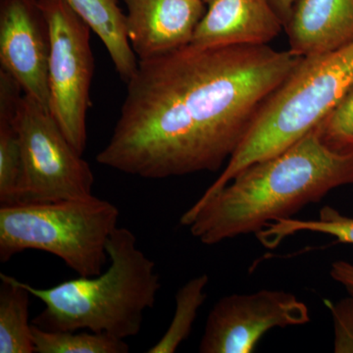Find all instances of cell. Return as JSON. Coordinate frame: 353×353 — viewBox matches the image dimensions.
I'll return each instance as SVG.
<instances>
[{"label":"cell","mask_w":353,"mask_h":353,"mask_svg":"<svg viewBox=\"0 0 353 353\" xmlns=\"http://www.w3.org/2000/svg\"><path fill=\"white\" fill-rule=\"evenodd\" d=\"M303 58L269 46L190 43L139 61L97 163L150 180L219 170Z\"/></svg>","instance_id":"6da1fadb"},{"label":"cell","mask_w":353,"mask_h":353,"mask_svg":"<svg viewBox=\"0 0 353 353\" xmlns=\"http://www.w3.org/2000/svg\"><path fill=\"white\" fill-rule=\"evenodd\" d=\"M352 183L353 152H334L312 130L284 152L248 165L213 196L199 199L180 222L203 245H217L259 234Z\"/></svg>","instance_id":"7a4b0ae2"},{"label":"cell","mask_w":353,"mask_h":353,"mask_svg":"<svg viewBox=\"0 0 353 353\" xmlns=\"http://www.w3.org/2000/svg\"><path fill=\"white\" fill-rule=\"evenodd\" d=\"M108 270L64 281L48 289L21 282L44 309L32 325L46 331H87L120 340L138 336L145 313L161 289L157 266L138 248L136 234L118 227L108 245Z\"/></svg>","instance_id":"3957f363"},{"label":"cell","mask_w":353,"mask_h":353,"mask_svg":"<svg viewBox=\"0 0 353 353\" xmlns=\"http://www.w3.org/2000/svg\"><path fill=\"white\" fill-rule=\"evenodd\" d=\"M353 85V43L305 57L265 101L238 150L201 199L213 196L248 165L274 157L315 129Z\"/></svg>","instance_id":"277c9868"},{"label":"cell","mask_w":353,"mask_h":353,"mask_svg":"<svg viewBox=\"0 0 353 353\" xmlns=\"http://www.w3.org/2000/svg\"><path fill=\"white\" fill-rule=\"evenodd\" d=\"M119 209L94 194L65 201L0 206V261L25 250L50 253L81 277L99 275Z\"/></svg>","instance_id":"5b68a950"},{"label":"cell","mask_w":353,"mask_h":353,"mask_svg":"<svg viewBox=\"0 0 353 353\" xmlns=\"http://www.w3.org/2000/svg\"><path fill=\"white\" fill-rule=\"evenodd\" d=\"M22 178L17 203L92 196L94 176L57 124L50 109L23 94L17 114Z\"/></svg>","instance_id":"8992f818"},{"label":"cell","mask_w":353,"mask_h":353,"mask_svg":"<svg viewBox=\"0 0 353 353\" xmlns=\"http://www.w3.org/2000/svg\"><path fill=\"white\" fill-rule=\"evenodd\" d=\"M50 32V111L77 152L87 145V112L94 59L90 28L66 0H39Z\"/></svg>","instance_id":"52a82bcc"},{"label":"cell","mask_w":353,"mask_h":353,"mask_svg":"<svg viewBox=\"0 0 353 353\" xmlns=\"http://www.w3.org/2000/svg\"><path fill=\"white\" fill-rule=\"evenodd\" d=\"M310 322L307 305L285 290L230 294L211 309L201 353H250L267 332Z\"/></svg>","instance_id":"ba28073f"},{"label":"cell","mask_w":353,"mask_h":353,"mask_svg":"<svg viewBox=\"0 0 353 353\" xmlns=\"http://www.w3.org/2000/svg\"><path fill=\"white\" fill-rule=\"evenodd\" d=\"M50 52V27L39 0H0V70L48 109Z\"/></svg>","instance_id":"9c48e42d"},{"label":"cell","mask_w":353,"mask_h":353,"mask_svg":"<svg viewBox=\"0 0 353 353\" xmlns=\"http://www.w3.org/2000/svg\"><path fill=\"white\" fill-rule=\"evenodd\" d=\"M127 34L139 61L192 43L206 12L205 0H123Z\"/></svg>","instance_id":"30bf717a"},{"label":"cell","mask_w":353,"mask_h":353,"mask_svg":"<svg viewBox=\"0 0 353 353\" xmlns=\"http://www.w3.org/2000/svg\"><path fill=\"white\" fill-rule=\"evenodd\" d=\"M206 12L192 43L201 48L269 46L284 23L270 0H205Z\"/></svg>","instance_id":"8fae6325"},{"label":"cell","mask_w":353,"mask_h":353,"mask_svg":"<svg viewBox=\"0 0 353 353\" xmlns=\"http://www.w3.org/2000/svg\"><path fill=\"white\" fill-rule=\"evenodd\" d=\"M285 31L301 57L343 48L353 43V0H296Z\"/></svg>","instance_id":"7c38bea8"},{"label":"cell","mask_w":353,"mask_h":353,"mask_svg":"<svg viewBox=\"0 0 353 353\" xmlns=\"http://www.w3.org/2000/svg\"><path fill=\"white\" fill-rule=\"evenodd\" d=\"M23 92L19 83L0 70V206L17 203L22 178V150L17 114Z\"/></svg>","instance_id":"4fadbf2b"},{"label":"cell","mask_w":353,"mask_h":353,"mask_svg":"<svg viewBox=\"0 0 353 353\" xmlns=\"http://www.w3.org/2000/svg\"><path fill=\"white\" fill-rule=\"evenodd\" d=\"M66 2L101 39L121 80L129 82L138 68L139 59L128 39L126 14L121 10L118 0Z\"/></svg>","instance_id":"5bb4252c"},{"label":"cell","mask_w":353,"mask_h":353,"mask_svg":"<svg viewBox=\"0 0 353 353\" xmlns=\"http://www.w3.org/2000/svg\"><path fill=\"white\" fill-rule=\"evenodd\" d=\"M0 353H34L30 296L18 279L0 273Z\"/></svg>","instance_id":"9a60e30c"},{"label":"cell","mask_w":353,"mask_h":353,"mask_svg":"<svg viewBox=\"0 0 353 353\" xmlns=\"http://www.w3.org/2000/svg\"><path fill=\"white\" fill-rule=\"evenodd\" d=\"M301 232L329 234L339 243L353 245V218L329 205L319 211L318 219L283 218L267 225L256 236L265 248H275L288 236Z\"/></svg>","instance_id":"2e32d148"},{"label":"cell","mask_w":353,"mask_h":353,"mask_svg":"<svg viewBox=\"0 0 353 353\" xmlns=\"http://www.w3.org/2000/svg\"><path fill=\"white\" fill-rule=\"evenodd\" d=\"M206 274L188 281L176 292L175 313L162 338L146 350L148 353H174L189 338L199 308L206 299Z\"/></svg>","instance_id":"e0dca14e"},{"label":"cell","mask_w":353,"mask_h":353,"mask_svg":"<svg viewBox=\"0 0 353 353\" xmlns=\"http://www.w3.org/2000/svg\"><path fill=\"white\" fill-rule=\"evenodd\" d=\"M34 353H128L125 340L94 332L46 331L32 325Z\"/></svg>","instance_id":"ac0fdd59"},{"label":"cell","mask_w":353,"mask_h":353,"mask_svg":"<svg viewBox=\"0 0 353 353\" xmlns=\"http://www.w3.org/2000/svg\"><path fill=\"white\" fill-rule=\"evenodd\" d=\"M324 145L334 152H353V85L315 127Z\"/></svg>","instance_id":"d6986e66"},{"label":"cell","mask_w":353,"mask_h":353,"mask_svg":"<svg viewBox=\"0 0 353 353\" xmlns=\"http://www.w3.org/2000/svg\"><path fill=\"white\" fill-rule=\"evenodd\" d=\"M334 322V352L353 353V296L338 303L327 301Z\"/></svg>","instance_id":"ffe728a7"},{"label":"cell","mask_w":353,"mask_h":353,"mask_svg":"<svg viewBox=\"0 0 353 353\" xmlns=\"http://www.w3.org/2000/svg\"><path fill=\"white\" fill-rule=\"evenodd\" d=\"M330 275L334 281L343 285L348 294L353 296V264L347 261H334L331 265Z\"/></svg>","instance_id":"44dd1931"},{"label":"cell","mask_w":353,"mask_h":353,"mask_svg":"<svg viewBox=\"0 0 353 353\" xmlns=\"http://www.w3.org/2000/svg\"><path fill=\"white\" fill-rule=\"evenodd\" d=\"M296 1V0H270L272 6L275 9L284 25L289 20L292 7H294Z\"/></svg>","instance_id":"7402d4cb"}]
</instances>
